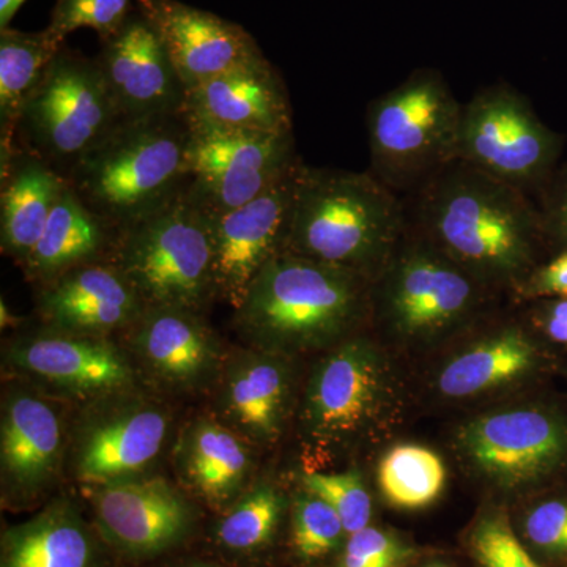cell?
<instances>
[{
    "label": "cell",
    "instance_id": "cell-1",
    "mask_svg": "<svg viewBox=\"0 0 567 567\" xmlns=\"http://www.w3.org/2000/svg\"><path fill=\"white\" fill-rule=\"evenodd\" d=\"M420 215L429 241L476 281L524 278L543 233L525 192L462 162L427 182Z\"/></svg>",
    "mask_w": 567,
    "mask_h": 567
},
{
    "label": "cell",
    "instance_id": "cell-2",
    "mask_svg": "<svg viewBox=\"0 0 567 567\" xmlns=\"http://www.w3.org/2000/svg\"><path fill=\"white\" fill-rule=\"evenodd\" d=\"M365 276L292 252L254 278L234 327L245 344L287 357L338 346L365 308Z\"/></svg>",
    "mask_w": 567,
    "mask_h": 567
},
{
    "label": "cell",
    "instance_id": "cell-3",
    "mask_svg": "<svg viewBox=\"0 0 567 567\" xmlns=\"http://www.w3.org/2000/svg\"><path fill=\"white\" fill-rule=\"evenodd\" d=\"M402 227L401 203L374 174L316 169L303 164L284 251L368 278L390 262Z\"/></svg>",
    "mask_w": 567,
    "mask_h": 567
},
{
    "label": "cell",
    "instance_id": "cell-4",
    "mask_svg": "<svg viewBox=\"0 0 567 567\" xmlns=\"http://www.w3.org/2000/svg\"><path fill=\"white\" fill-rule=\"evenodd\" d=\"M189 133L185 112L122 121L65 181L93 215L121 233L186 192Z\"/></svg>",
    "mask_w": 567,
    "mask_h": 567
},
{
    "label": "cell",
    "instance_id": "cell-5",
    "mask_svg": "<svg viewBox=\"0 0 567 567\" xmlns=\"http://www.w3.org/2000/svg\"><path fill=\"white\" fill-rule=\"evenodd\" d=\"M112 260L145 308L204 315L216 301L212 213L188 193L118 233Z\"/></svg>",
    "mask_w": 567,
    "mask_h": 567
},
{
    "label": "cell",
    "instance_id": "cell-6",
    "mask_svg": "<svg viewBox=\"0 0 567 567\" xmlns=\"http://www.w3.org/2000/svg\"><path fill=\"white\" fill-rule=\"evenodd\" d=\"M464 104L435 70H417L368 110L372 171L391 189L431 182L457 158Z\"/></svg>",
    "mask_w": 567,
    "mask_h": 567
},
{
    "label": "cell",
    "instance_id": "cell-7",
    "mask_svg": "<svg viewBox=\"0 0 567 567\" xmlns=\"http://www.w3.org/2000/svg\"><path fill=\"white\" fill-rule=\"evenodd\" d=\"M122 121L95 59L63 44L22 106L17 147L66 178Z\"/></svg>",
    "mask_w": 567,
    "mask_h": 567
},
{
    "label": "cell",
    "instance_id": "cell-8",
    "mask_svg": "<svg viewBox=\"0 0 567 567\" xmlns=\"http://www.w3.org/2000/svg\"><path fill=\"white\" fill-rule=\"evenodd\" d=\"M173 420L169 406L140 385L84 402L69 425L66 470L87 487L147 475Z\"/></svg>",
    "mask_w": 567,
    "mask_h": 567
},
{
    "label": "cell",
    "instance_id": "cell-9",
    "mask_svg": "<svg viewBox=\"0 0 567 567\" xmlns=\"http://www.w3.org/2000/svg\"><path fill=\"white\" fill-rule=\"evenodd\" d=\"M563 140L524 96L494 85L464 104L456 162L514 188H540L555 173Z\"/></svg>",
    "mask_w": 567,
    "mask_h": 567
},
{
    "label": "cell",
    "instance_id": "cell-10",
    "mask_svg": "<svg viewBox=\"0 0 567 567\" xmlns=\"http://www.w3.org/2000/svg\"><path fill=\"white\" fill-rule=\"evenodd\" d=\"M188 122V193L212 215L251 203L301 163L293 132Z\"/></svg>",
    "mask_w": 567,
    "mask_h": 567
},
{
    "label": "cell",
    "instance_id": "cell-11",
    "mask_svg": "<svg viewBox=\"0 0 567 567\" xmlns=\"http://www.w3.org/2000/svg\"><path fill=\"white\" fill-rule=\"evenodd\" d=\"M3 360L14 379L61 402L84 404L141 382L121 342L65 333L43 324L10 338Z\"/></svg>",
    "mask_w": 567,
    "mask_h": 567
},
{
    "label": "cell",
    "instance_id": "cell-12",
    "mask_svg": "<svg viewBox=\"0 0 567 567\" xmlns=\"http://www.w3.org/2000/svg\"><path fill=\"white\" fill-rule=\"evenodd\" d=\"M58 399L17 380L3 388L0 483L3 505L31 506L66 470L69 425Z\"/></svg>",
    "mask_w": 567,
    "mask_h": 567
},
{
    "label": "cell",
    "instance_id": "cell-13",
    "mask_svg": "<svg viewBox=\"0 0 567 567\" xmlns=\"http://www.w3.org/2000/svg\"><path fill=\"white\" fill-rule=\"evenodd\" d=\"M386 399L385 364L361 339L339 342L306 385L301 424L320 447L347 446L374 424Z\"/></svg>",
    "mask_w": 567,
    "mask_h": 567
},
{
    "label": "cell",
    "instance_id": "cell-14",
    "mask_svg": "<svg viewBox=\"0 0 567 567\" xmlns=\"http://www.w3.org/2000/svg\"><path fill=\"white\" fill-rule=\"evenodd\" d=\"M96 529L104 543L130 558H152L193 535V496L159 476H137L89 487Z\"/></svg>",
    "mask_w": 567,
    "mask_h": 567
},
{
    "label": "cell",
    "instance_id": "cell-15",
    "mask_svg": "<svg viewBox=\"0 0 567 567\" xmlns=\"http://www.w3.org/2000/svg\"><path fill=\"white\" fill-rule=\"evenodd\" d=\"M121 336L140 379L171 394L212 391L226 357L204 315L189 309L144 308Z\"/></svg>",
    "mask_w": 567,
    "mask_h": 567
},
{
    "label": "cell",
    "instance_id": "cell-16",
    "mask_svg": "<svg viewBox=\"0 0 567 567\" xmlns=\"http://www.w3.org/2000/svg\"><path fill=\"white\" fill-rule=\"evenodd\" d=\"M303 162L251 203L212 215L216 301L238 309L259 271L286 249L290 210Z\"/></svg>",
    "mask_w": 567,
    "mask_h": 567
},
{
    "label": "cell",
    "instance_id": "cell-17",
    "mask_svg": "<svg viewBox=\"0 0 567 567\" xmlns=\"http://www.w3.org/2000/svg\"><path fill=\"white\" fill-rule=\"evenodd\" d=\"M123 121L185 112L186 87L162 32L140 6L95 58Z\"/></svg>",
    "mask_w": 567,
    "mask_h": 567
},
{
    "label": "cell",
    "instance_id": "cell-18",
    "mask_svg": "<svg viewBox=\"0 0 567 567\" xmlns=\"http://www.w3.org/2000/svg\"><path fill=\"white\" fill-rule=\"evenodd\" d=\"M388 264L383 311L399 333L435 334L475 308L476 279L431 241L394 252Z\"/></svg>",
    "mask_w": 567,
    "mask_h": 567
},
{
    "label": "cell",
    "instance_id": "cell-19",
    "mask_svg": "<svg viewBox=\"0 0 567 567\" xmlns=\"http://www.w3.org/2000/svg\"><path fill=\"white\" fill-rule=\"evenodd\" d=\"M461 446L484 476L506 487L527 486L561 464L567 427L540 410H507L465 425Z\"/></svg>",
    "mask_w": 567,
    "mask_h": 567
},
{
    "label": "cell",
    "instance_id": "cell-20",
    "mask_svg": "<svg viewBox=\"0 0 567 567\" xmlns=\"http://www.w3.org/2000/svg\"><path fill=\"white\" fill-rule=\"evenodd\" d=\"M33 289L40 324L65 333L114 338L145 308L112 257L78 265Z\"/></svg>",
    "mask_w": 567,
    "mask_h": 567
},
{
    "label": "cell",
    "instance_id": "cell-21",
    "mask_svg": "<svg viewBox=\"0 0 567 567\" xmlns=\"http://www.w3.org/2000/svg\"><path fill=\"white\" fill-rule=\"evenodd\" d=\"M212 391L216 420L254 447L278 442L292 391L286 357L248 346L230 350Z\"/></svg>",
    "mask_w": 567,
    "mask_h": 567
},
{
    "label": "cell",
    "instance_id": "cell-22",
    "mask_svg": "<svg viewBox=\"0 0 567 567\" xmlns=\"http://www.w3.org/2000/svg\"><path fill=\"white\" fill-rule=\"evenodd\" d=\"M137 6L162 32L186 91L265 58L251 33L210 11L178 0H137Z\"/></svg>",
    "mask_w": 567,
    "mask_h": 567
},
{
    "label": "cell",
    "instance_id": "cell-23",
    "mask_svg": "<svg viewBox=\"0 0 567 567\" xmlns=\"http://www.w3.org/2000/svg\"><path fill=\"white\" fill-rule=\"evenodd\" d=\"M185 114L188 121L224 128L293 132L289 93L267 58L188 89Z\"/></svg>",
    "mask_w": 567,
    "mask_h": 567
},
{
    "label": "cell",
    "instance_id": "cell-24",
    "mask_svg": "<svg viewBox=\"0 0 567 567\" xmlns=\"http://www.w3.org/2000/svg\"><path fill=\"white\" fill-rule=\"evenodd\" d=\"M174 470L186 494L224 513L252 484L254 446L215 416L196 417L177 436Z\"/></svg>",
    "mask_w": 567,
    "mask_h": 567
},
{
    "label": "cell",
    "instance_id": "cell-25",
    "mask_svg": "<svg viewBox=\"0 0 567 567\" xmlns=\"http://www.w3.org/2000/svg\"><path fill=\"white\" fill-rule=\"evenodd\" d=\"M65 185L54 167L21 148L0 163V248L18 267L39 244Z\"/></svg>",
    "mask_w": 567,
    "mask_h": 567
},
{
    "label": "cell",
    "instance_id": "cell-26",
    "mask_svg": "<svg viewBox=\"0 0 567 567\" xmlns=\"http://www.w3.org/2000/svg\"><path fill=\"white\" fill-rule=\"evenodd\" d=\"M91 525L70 499H55L20 525L3 529L0 567H102Z\"/></svg>",
    "mask_w": 567,
    "mask_h": 567
},
{
    "label": "cell",
    "instance_id": "cell-27",
    "mask_svg": "<svg viewBox=\"0 0 567 567\" xmlns=\"http://www.w3.org/2000/svg\"><path fill=\"white\" fill-rule=\"evenodd\" d=\"M117 238L118 230L93 215L66 183L39 244L20 268L39 287L78 265L110 259Z\"/></svg>",
    "mask_w": 567,
    "mask_h": 567
},
{
    "label": "cell",
    "instance_id": "cell-28",
    "mask_svg": "<svg viewBox=\"0 0 567 567\" xmlns=\"http://www.w3.org/2000/svg\"><path fill=\"white\" fill-rule=\"evenodd\" d=\"M63 44L52 40L47 31L0 29V163L17 152L22 106Z\"/></svg>",
    "mask_w": 567,
    "mask_h": 567
},
{
    "label": "cell",
    "instance_id": "cell-29",
    "mask_svg": "<svg viewBox=\"0 0 567 567\" xmlns=\"http://www.w3.org/2000/svg\"><path fill=\"white\" fill-rule=\"evenodd\" d=\"M536 349L517 330H506L484 339L450 361L439 377V388L447 398H470L506 385L532 369Z\"/></svg>",
    "mask_w": 567,
    "mask_h": 567
},
{
    "label": "cell",
    "instance_id": "cell-30",
    "mask_svg": "<svg viewBox=\"0 0 567 567\" xmlns=\"http://www.w3.org/2000/svg\"><path fill=\"white\" fill-rule=\"evenodd\" d=\"M286 499L275 484L252 483L215 525L216 544L229 554H259L270 546L281 524Z\"/></svg>",
    "mask_w": 567,
    "mask_h": 567
},
{
    "label": "cell",
    "instance_id": "cell-31",
    "mask_svg": "<svg viewBox=\"0 0 567 567\" xmlns=\"http://www.w3.org/2000/svg\"><path fill=\"white\" fill-rule=\"evenodd\" d=\"M445 483V464L427 447L395 446L380 462L382 494L391 505L402 509L431 505L442 494Z\"/></svg>",
    "mask_w": 567,
    "mask_h": 567
},
{
    "label": "cell",
    "instance_id": "cell-32",
    "mask_svg": "<svg viewBox=\"0 0 567 567\" xmlns=\"http://www.w3.org/2000/svg\"><path fill=\"white\" fill-rule=\"evenodd\" d=\"M347 535L338 513L324 499L301 492L292 503V547L303 561H319L333 554Z\"/></svg>",
    "mask_w": 567,
    "mask_h": 567
},
{
    "label": "cell",
    "instance_id": "cell-33",
    "mask_svg": "<svg viewBox=\"0 0 567 567\" xmlns=\"http://www.w3.org/2000/svg\"><path fill=\"white\" fill-rule=\"evenodd\" d=\"M136 7L137 0H58L44 31L62 44L70 33L84 28L104 40L122 28Z\"/></svg>",
    "mask_w": 567,
    "mask_h": 567
},
{
    "label": "cell",
    "instance_id": "cell-34",
    "mask_svg": "<svg viewBox=\"0 0 567 567\" xmlns=\"http://www.w3.org/2000/svg\"><path fill=\"white\" fill-rule=\"evenodd\" d=\"M300 481L303 491L320 496L333 507L347 535L369 527L372 502L360 473H305Z\"/></svg>",
    "mask_w": 567,
    "mask_h": 567
},
{
    "label": "cell",
    "instance_id": "cell-35",
    "mask_svg": "<svg viewBox=\"0 0 567 567\" xmlns=\"http://www.w3.org/2000/svg\"><path fill=\"white\" fill-rule=\"evenodd\" d=\"M470 544L483 567H540L499 514L484 517L473 529Z\"/></svg>",
    "mask_w": 567,
    "mask_h": 567
},
{
    "label": "cell",
    "instance_id": "cell-36",
    "mask_svg": "<svg viewBox=\"0 0 567 567\" xmlns=\"http://www.w3.org/2000/svg\"><path fill=\"white\" fill-rule=\"evenodd\" d=\"M409 557L404 544L390 533L365 527L347 539L339 567H399Z\"/></svg>",
    "mask_w": 567,
    "mask_h": 567
},
{
    "label": "cell",
    "instance_id": "cell-37",
    "mask_svg": "<svg viewBox=\"0 0 567 567\" xmlns=\"http://www.w3.org/2000/svg\"><path fill=\"white\" fill-rule=\"evenodd\" d=\"M525 533L533 546L551 555H567V502L540 503L525 520Z\"/></svg>",
    "mask_w": 567,
    "mask_h": 567
},
{
    "label": "cell",
    "instance_id": "cell-38",
    "mask_svg": "<svg viewBox=\"0 0 567 567\" xmlns=\"http://www.w3.org/2000/svg\"><path fill=\"white\" fill-rule=\"evenodd\" d=\"M540 229L567 245V166L555 169L550 178L540 186Z\"/></svg>",
    "mask_w": 567,
    "mask_h": 567
},
{
    "label": "cell",
    "instance_id": "cell-39",
    "mask_svg": "<svg viewBox=\"0 0 567 567\" xmlns=\"http://www.w3.org/2000/svg\"><path fill=\"white\" fill-rule=\"evenodd\" d=\"M522 289L527 297H567V249L533 271Z\"/></svg>",
    "mask_w": 567,
    "mask_h": 567
},
{
    "label": "cell",
    "instance_id": "cell-40",
    "mask_svg": "<svg viewBox=\"0 0 567 567\" xmlns=\"http://www.w3.org/2000/svg\"><path fill=\"white\" fill-rule=\"evenodd\" d=\"M543 323L548 338L567 346V297H558L547 306Z\"/></svg>",
    "mask_w": 567,
    "mask_h": 567
},
{
    "label": "cell",
    "instance_id": "cell-41",
    "mask_svg": "<svg viewBox=\"0 0 567 567\" xmlns=\"http://www.w3.org/2000/svg\"><path fill=\"white\" fill-rule=\"evenodd\" d=\"M24 2L25 0H0V29L10 28L11 20Z\"/></svg>",
    "mask_w": 567,
    "mask_h": 567
},
{
    "label": "cell",
    "instance_id": "cell-42",
    "mask_svg": "<svg viewBox=\"0 0 567 567\" xmlns=\"http://www.w3.org/2000/svg\"><path fill=\"white\" fill-rule=\"evenodd\" d=\"M0 320H2V328H13V330H21V319L10 311L9 306L2 300L0 303Z\"/></svg>",
    "mask_w": 567,
    "mask_h": 567
},
{
    "label": "cell",
    "instance_id": "cell-43",
    "mask_svg": "<svg viewBox=\"0 0 567 567\" xmlns=\"http://www.w3.org/2000/svg\"><path fill=\"white\" fill-rule=\"evenodd\" d=\"M181 567H219L215 565H208V563H193V565H186Z\"/></svg>",
    "mask_w": 567,
    "mask_h": 567
},
{
    "label": "cell",
    "instance_id": "cell-44",
    "mask_svg": "<svg viewBox=\"0 0 567 567\" xmlns=\"http://www.w3.org/2000/svg\"><path fill=\"white\" fill-rule=\"evenodd\" d=\"M427 567H445V566L434 565V566H427Z\"/></svg>",
    "mask_w": 567,
    "mask_h": 567
}]
</instances>
